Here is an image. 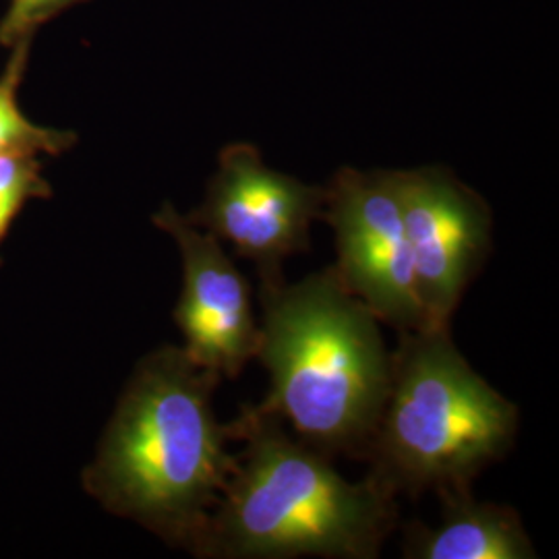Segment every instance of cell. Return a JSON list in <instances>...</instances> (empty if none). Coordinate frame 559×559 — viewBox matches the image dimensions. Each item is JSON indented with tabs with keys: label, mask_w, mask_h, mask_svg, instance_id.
Segmentation results:
<instances>
[{
	"label": "cell",
	"mask_w": 559,
	"mask_h": 559,
	"mask_svg": "<svg viewBox=\"0 0 559 559\" xmlns=\"http://www.w3.org/2000/svg\"><path fill=\"white\" fill-rule=\"evenodd\" d=\"M221 381L182 346L147 353L81 473L85 493L193 554L237 460L212 404Z\"/></svg>",
	"instance_id": "1"
},
{
	"label": "cell",
	"mask_w": 559,
	"mask_h": 559,
	"mask_svg": "<svg viewBox=\"0 0 559 559\" xmlns=\"http://www.w3.org/2000/svg\"><path fill=\"white\" fill-rule=\"evenodd\" d=\"M233 473L201 531L205 559H376L399 524V498L367 475L348 480L332 459L272 413L242 406Z\"/></svg>",
	"instance_id": "2"
},
{
	"label": "cell",
	"mask_w": 559,
	"mask_h": 559,
	"mask_svg": "<svg viewBox=\"0 0 559 559\" xmlns=\"http://www.w3.org/2000/svg\"><path fill=\"white\" fill-rule=\"evenodd\" d=\"M255 359L270 378L261 408L321 454L362 460L392 380L378 316L334 267L260 286Z\"/></svg>",
	"instance_id": "3"
},
{
	"label": "cell",
	"mask_w": 559,
	"mask_h": 559,
	"mask_svg": "<svg viewBox=\"0 0 559 559\" xmlns=\"http://www.w3.org/2000/svg\"><path fill=\"white\" fill-rule=\"evenodd\" d=\"M519 427V406L462 357L452 330H406L362 460L396 498L464 491L510 454Z\"/></svg>",
	"instance_id": "4"
},
{
	"label": "cell",
	"mask_w": 559,
	"mask_h": 559,
	"mask_svg": "<svg viewBox=\"0 0 559 559\" xmlns=\"http://www.w3.org/2000/svg\"><path fill=\"white\" fill-rule=\"evenodd\" d=\"M325 187L270 168L260 147L235 141L222 147L203 200L185 218L251 261L260 286L284 282V261L311 249Z\"/></svg>",
	"instance_id": "5"
},
{
	"label": "cell",
	"mask_w": 559,
	"mask_h": 559,
	"mask_svg": "<svg viewBox=\"0 0 559 559\" xmlns=\"http://www.w3.org/2000/svg\"><path fill=\"white\" fill-rule=\"evenodd\" d=\"M323 187L340 282L394 330H423L396 168L342 166Z\"/></svg>",
	"instance_id": "6"
},
{
	"label": "cell",
	"mask_w": 559,
	"mask_h": 559,
	"mask_svg": "<svg viewBox=\"0 0 559 559\" xmlns=\"http://www.w3.org/2000/svg\"><path fill=\"white\" fill-rule=\"evenodd\" d=\"M425 328L452 330V318L493 249V212L454 170L429 164L396 168Z\"/></svg>",
	"instance_id": "7"
},
{
	"label": "cell",
	"mask_w": 559,
	"mask_h": 559,
	"mask_svg": "<svg viewBox=\"0 0 559 559\" xmlns=\"http://www.w3.org/2000/svg\"><path fill=\"white\" fill-rule=\"evenodd\" d=\"M152 222L179 247L182 290L173 316L185 353L221 378L235 380L255 359L260 344L249 282L221 240L187 222L170 201L162 203Z\"/></svg>",
	"instance_id": "8"
},
{
	"label": "cell",
	"mask_w": 559,
	"mask_h": 559,
	"mask_svg": "<svg viewBox=\"0 0 559 559\" xmlns=\"http://www.w3.org/2000/svg\"><path fill=\"white\" fill-rule=\"evenodd\" d=\"M436 526L411 522L404 528L406 559H535L537 551L519 512L510 506L479 501L473 489L438 493Z\"/></svg>",
	"instance_id": "9"
},
{
	"label": "cell",
	"mask_w": 559,
	"mask_h": 559,
	"mask_svg": "<svg viewBox=\"0 0 559 559\" xmlns=\"http://www.w3.org/2000/svg\"><path fill=\"white\" fill-rule=\"evenodd\" d=\"M34 38L11 46L0 75V158L9 156H62L80 141L75 131L44 127L29 119L20 106V87L29 64Z\"/></svg>",
	"instance_id": "10"
},
{
	"label": "cell",
	"mask_w": 559,
	"mask_h": 559,
	"mask_svg": "<svg viewBox=\"0 0 559 559\" xmlns=\"http://www.w3.org/2000/svg\"><path fill=\"white\" fill-rule=\"evenodd\" d=\"M50 198L52 187L44 179L41 162L36 156L0 158V247L29 201Z\"/></svg>",
	"instance_id": "11"
},
{
	"label": "cell",
	"mask_w": 559,
	"mask_h": 559,
	"mask_svg": "<svg viewBox=\"0 0 559 559\" xmlns=\"http://www.w3.org/2000/svg\"><path fill=\"white\" fill-rule=\"evenodd\" d=\"M81 2L90 0H9L0 20V46L11 48L23 38H36L48 21Z\"/></svg>",
	"instance_id": "12"
}]
</instances>
